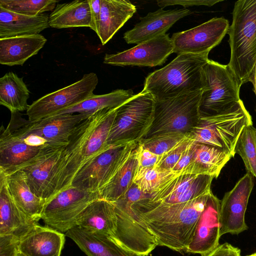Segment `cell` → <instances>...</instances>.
<instances>
[{
	"mask_svg": "<svg viewBox=\"0 0 256 256\" xmlns=\"http://www.w3.org/2000/svg\"><path fill=\"white\" fill-rule=\"evenodd\" d=\"M211 192L176 204L153 203L143 200L132 204V208L158 246L186 252Z\"/></svg>",
	"mask_w": 256,
	"mask_h": 256,
	"instance_id": "cell-1",
	"label": "cell"
},
{
	"mask_svg": "<svg viewBox=\"0 0 256 256\" xmlns=\"http://www.w3.org/2000/svg\"><path fill=\"white\" fill-rule=\"evenodd\" d=\"M228 34L230 56L227 65L241 87L250 82L256 66V0L235 2Z\"/></svg>",
	"mask_w": 256,
	"mask_h": 256,
	"instance_id": "cell-2",
	"label": "cell"
},
{
	"mask_svg": "<svg viewBox=\"0 0 256 256\" xmlns=\"http://www.w3.org/2000/svg\"><path fill=\"white\" fill-rule=\"evenodd\" d=\"M208 55H178L162 68L148 74L143 90L158 100L203 89V68L209 60Z\"/></svg>",
	"mask_w": 256,
	"mask_h": 256,
	"instance_id": "cell-3",
	"label": "cell"
},
{
	"mask_svg": "<svg viewBox=\"0 0 256 256\" xmlns=\"http://www.w3.org/2000/svg\"><path fill=\"white\" fill-rule=\"evenodd\" d=\"M252 124V118L240 100L229 110L220 114L200 116L188 134L196 142L220 148L232 158L237 140L244 128Z\"/></svg>",
	"mask_w": 256,
	"mask_h": 256,
	"instance_id": "cell-4",
	"label": "cell"
},
{
	"mask_svg": "<svg viewBox=\"0 0 256 256\" xmlns=\"http://www.w3.org/2000/svg\"><path fill=\"white\" fill-rule=\"evenodd\" d=\"M202 91V89L156 100L153 121L142 139L173 132L189 134L200 119Z\"/></svg>",
	"mask_w": 256,
	"mask_h": 256,
	"instance_id": "cell-5",
	"label": "cell"
},
{
	"mask_svg": "<svg viewBox=\"0 0 256 256\" xmlns=\"http://www.w3.org/2000/svg\"><path fill=\"white\" fill-rule=\"evenodd\" d=\"M156 100L144 90L134 94L117 110L108 144L139 142L146 136L154 119Z\"/></svg>",
	"mask_w": 256,
	"mask_h": 256,
	"instance_id": "cell-6",
	"label": "cell"
},
{
	"mask_svg": "<svg viewBox=\"0 0 256 256\" xmlns=\"http://www.w3.org/2000/svg\"><path fill=\"white\" fill-rule=\"evenodd\" d=\"M148 197V194L133 184L124 196L112 202L117 217L116 230L112 238L136 256H147L158 246L132 208V204Z\"/></svg>",
	"mask_w": 256,
	"mask_h": 256,
	"instance_id": "cell-7",
	"label": "cell"
},
{
	"mask_svg": "<svg viewBox=\"0 0 256 256\" xmlns=\"http://www.w3.org/2000/svg\"><path fill=\"white\" fill-rule=\"evenodd\" d=\"M203 91L200 106V116L225 112L241 100L240 86L228 65L208 60L203 68Z\"/></svg>",
	"mask_w": 256,
	"mask_h": 256,
	"instance_id": "cell-8",
	"label": "cell"
},
{
	"mask_svg": "<svg viewBox=\"0 0 256 256\" xmlns=\"http://www.w3.org/2000/svg\"><path fill=\"white\" fill-rule=\"evenodd\" d=\"M138 144L133 142L110 145L80 168L71 186L98 192L128 160Z\"/></svg>",
	"mask_w": 256,
	"mask_h": 256,
	"instance_id": "cell-9",
	"label": "cell"
},
{
	"mask_svg": "<svg viewBox=\"0 0 256 256\" xmlns=\"http://www.w3.org/2000/svg\"><path fill=\"white\" fill-rule=\"evenodd\" d=\"M100 198L98 192L71 186L46 202L41 219L46 226L64 233L76 226L82 211L92 202Z\"/></svg>",
	"mask_w": 256,
	"mask_h": 256,
	"instance_id": "cell-10",
	"label": "cell"
},
{
	"mask_svg": "<svg viewBox=\"0 0 256 256\" xmlns=\"http://www.w3.org/2000/svg\"><path fill=\"white\" fill-rule=\"evenodd\" d=\"M98 84L95 73L84 74L80 80L34 102L26 110L28 120L37 122L77 104L94 94Z\"/></svg>",
	"mask_w": 256,
	"mask_h": 256,
	"instance_id": "cell-11",
	"label": "cell"
},
{
	"mask_svg": "<svg viewBox=\"0 0 256 256\" xmlns=\"http://www.w3.org/2000/svg\"><path fill=\"white\" fill-rule=\"evenodd\" d=\"M65 146L43 148L16 170L24 171L32 192L46 202L55 195L59 162Z\"/></svg>",
	"mask_w": 256,
	"mask_h": 256,
	"instance_id": "cell-12",
	"label": "cell"
},
{
	"mask_svg": "<svg viewBox=\"0 0 256 256\" xmlns=\"http://www.w3.org/2000/svg\"><path fill=\"white\" fill-rule=\"evenodd\" d=\"M230 24L223 18H214L190 30L172 34L174 52L204 54L218 46L228 34Z\"/></svg>",
	"mask_w": 256,
	"mask_h": 256,
	"instance_id": "cell-13",
	"label": "cell"
},
{
	"mask_svg": "<svg viewBox=\"0 0 256 256\" xmlns=\"http://www.w3.org/2000/svg\"><path fill=\"white\" fill-rule=\"evenodd\" d=\"M100 112L99 110L93 114L82 122L73 132L68 143L64 146L56 178L55 195L71 186L74 178L82 167L84 148Z\"/></svg>",
	"mask_w": 256,
	"mask_h": 256,
	"instance_id": "cell-14",
	"label": "cell"
},
{
	"mask_svg": "<svg viewBox=\"0 0 256 256\" xmlns=\"http://www.w3.org/2000/svg\"><path fill=\"white\" fill-rule=\"evenodd\" d=\"M214 178L208 175L178 174L162 183L146 200L153 203L185 202L212 191Z\"/></svg>",
	"mask_w": 256,
	"mask_h": 256,
	"instance_id": "cell-15",
	"label": "cell"
},
{
	"mask_svg": "<svg viewBox=\"0 0 256 256\" xmlns=\"http://www.w3.org/2000/svg\"><path fill=\"white\" fill-rule=\"evenodd\" d=\"M254 186L252 176L246 173L220 200V234H238L248 228L245 214Z\"/></svg>",
	"mask_w": 256,
	"mask_h": 256,
	"instance_id": "cell-16",
	"label": "cell"
},
{
	"mask_svg": "<svg viewBox=\"0 0 256 256\" xmlns=\"http://www.w3.org/2000/svg\"><path fill=\"white\" fill-rule=\"evenodd\" d=\"M174 52L168 34H164L116 54H106L104 63L118 66L153 67L162 65Z\"/></svg>",
	"mask_w": 256,
	"mask_h": 256,
	"instance_id": "cell-17",
	"label": "cell"
},
{
	"mask_svg": "<svg viewBox=\"0 0 256 256\" xmlns=\"http://www.w3.org/2000/svg\"><path fill=\"white\" fill-rule=\"evenodd\" d=\"M220 200L211 192L186 252L204 256L220 244Z\"/></svg>",
	"mask_w": 256,
	"mask_h": 256,
	"instance_id": "cell-18",
	"label": "cell"
},
{
	"mask_svg": "<svg viewBox=\"0 0 256 256\" xmlns=\"http://www.w3.org/2000/svg\"><path fill=\"white\" fill-rule=\"evenodd\" d=\"M192 14L187 8L164 10L160 8L150 12L132 30L124 34V38L128 44H138L152 39L166 32L180 18Z\"/></svg>",
	"mask_w": 256,
	"mask_h": 256,
	"instance_id": "cell-19",
	"label": "cell"
},
{
	"mask_svg": "<svg viewBox=\"0 0 256 256\" xmlns=\"http://www.w3.org/2000/svg\"><path fill=\"white\" fill-rule=\"evenodd\" d=\"M92 114H61L49 116L37 122L28 120L30 130L42 138L49 147L67 144L73 132L85 119Z\"/></svg>",
	"mask_w": 256,
	"mask_h": 256,
	"instance_id": "cell-20",
	"label": "cell"
},
{
	"mask_svg": "<svg viewBox=\"0 0 256 256\" xmlns=\"http://www.w3.org/2000/svg\"><path fill=\"white\" fill-rule=\"evenodd\" d=\"M65 236L62 232L38 224L20 240L18 252L25 256H60Z\"/></svg>",
	"mask_w": 256,
	"mask_h": 256,
	"instance_id": "cell-21",
	"label": "cell"
},
{
	"mask_svg": "<svg viewBox=\"0 0 256 256\" xmlns=\"http://www.w3.org/2000/svg\"><path fill=\"white\" fill-rule=\"evenodd\" d=\"M38 224L17 206L8 192L6 176L0 170V235H12L20 240Z\"/></svg>",
	"mask_w": 256,
	"mask_h": 256,
	"instance_id": "cell-22",
	"label": "cell"
},
{
	"mask_svg": "<svg viewBox=\"0 0 256 256\" xmlns=\"http://www.w3.org/2000/svg\"><path fill=\"white\" fill-rule=\"evenodd\" d=\"M88 256H136L108 235L75 226L65 233Z\"/></svg>",
	"mask_w": 256,
	"mask_h": 256,
	"instance_id": "cell-23",
	"label": "cell"
},
{
	"mask_svg": "<svg viewBox=\"0 0 256 256\" xmlns=\"http://www.w3.org/2000/svg\"><path fill=\"white\" fill-rule=\"evenodd\" d=\"M42 149L30 146L8 126L0 128V170H15L34 158Z\"/></svg>",
	"mask_w": 256,
	"mask_h": 256,
	"instance_id": "cell-24",
	"label": "cell"
},
{
	"mask_svg": "<svg viewBox=\"0 0 256 256\" xmlns=\"http://www.w3.org/2000/svg\"><path fill=\"white\" fill-rule=\"evenodd\" d=\"M47 41L40 34L0 38V64L8 66H22L38 54Z\"/></svg>",
	"mask_w": 256,
	"mask_h": 256,
	"instance_id": "cell-25",
	"label": "cell"
},
{
	"mask_svg": "<svg viewBox=\"0 0 256 256\" xmlns=\"http://www.w3.org/2000/svg\"><path fill=\"white\" fill-rule=\"evenodd\" d=\"M76 226L112 238L117 226L114 204L102 198L94 200L78 216Z\"/></svg>",
	"mask_w": 256,
	"mask_h": 256,
	"instance_id": "cell-26",
	"label": "cell"
},
{
	"mask_svg": "<svg viewBox=\"0 0 256 256\" xmlns=\"http://www.w3.org/2000/svg\"><path fill=\"white\" fill-rule=\"evenodd\" d=\"M136 6L128 0H101L100 18L96 34L106 44L136 12Z\"/></svg>",
	"mask_w": 256,
	"mask_h": 256,
	"instance_id": "cell-27",
	"label": "cell"
},
{
	"mask_svg": "<svg viewBox=\"0 0 256 256\" xmlns=\"http://www.w3.org/2000/svg\"><path fill=\"white\" fill-rule=\"evenodd\" d=\"M2 172L6 176L8 192L17 206L28 218L38 222L46 201L32 192L23 170Z\"/></svg>",
	"mask_w": 256,
	"mask_h": 256,
	"instance_id": "cell-28",
	"label": "cell"
},
{
	"mask_svg": "<svg viewBox=\"0 0 256 256\" xmlns=\"http://www.w3.org/2000/svg\"><path fill=\"white\" fill-rule=\"evenodd\" d=\"M192 162L180 174H204L217 178L224 166L232 157L223 150L194 142Z\"/></svg>",
	"mask_w": 256,
	"mask_h": 256,
	"instance_id": "cell-29",
	"label": "cell"
},
{
	"mask_svg": "<svg viewBox=\"0 0 256 256\" xmlns=\"http://www.w3.org/2000/svg\"><path fill=\"white\" fill-rule=\"evenodd\" d=\"M48 19L46 14L26 15L0 6V38L40 34L50 26Z\"/></svg>",
	"mask_w": 256,
	"mask_h": 256,
	"instance_id": "cell-30",
	"label": "cell"
},
{
	"mask_svg": "<svg viewBox=\"0 0 256 256\" xmlns=\"http://www.w3.org/2000/svg\"><path fill=\"white\" fill-rule=\"evenodd\" d=\"M90 10L88 0L58 4L50 14L48 19L49 26L56 28H90Z\"/></svg>",
	"mask_w": 256,
	"mask_h": 256,
	"instance_id": "cell-31",
	"label": "cell"
},
{
	"mask_svg": "<svg viewBox=\"0 0 256 256\" xmlns=\"http://www.w3.org/2000/svg\"><path fill=\"white\" fill-rule=\"evenodd\" d=\"M30 90L16 73L8 72L0 78V104L12 112L27 110Z\"/></svg>",
	"mask_w": 256,
	"mask_h": 256,
	"instance_id": "cell-32",
	"label": "cell"
},
{
	"mask_svg": "<svg viewBox=\"0 0 256 256\" xmlns=\"http://www.w3.org/2000/svg\"><path fill=\"white\" fill-rule=\"evenodd\" d=\"M134 94L132 90L118 89L110 93L96 95L93 94L84 101L59 112L57 114H93L106 108H115L130 98ZM56 114V115H57Z\"/></svg>",
	"mask_w": 256,
	"mask_h": 256,
	"instance_id": "cell-33",
	"label": "cell"
},
{
	"mask_svg": "<svg viewBox=\"0 0 256 256\" xmlns=\"http://www.w3.org/2000/svg\"><path fill=\"white\" fill-rule=\"evenodd\" d=\"M138 146L116 174L99 191L100 198L111 202H116L124 196L132 186L138 165L136 155Z\"/></svg>",
	"mask_w": 256,
	"mask_h": 256,
	"instance_id": "cell-34",
	"label": "cell"
},
{
	"mask_svg": "<svg viewBox=\"0 0 256 256\" xmlns=\"http://www.w3.org/2000/svg\"><path fill=\"white\" fill-rule=\"evenodd\" d=\"M234 153L241 157L248 172L256 178V128L252 124L242 130L237 140Z\"/></svg>",
	"mask_w": 256,
	"mask_h": 256,
	"instance_id": "cell-35",
	"label": "cell"
},
{
	"mask_svg": "<svg viewBox=\"0 0 256 256\" xmlns=\"http://www.w3.org/2000/svg\"><path fill=\"white\" fill-rule=\"evenodd\" d=\"M178 174H180V172L162 171L154 166L140 168L138 165L133 178V183L142 192L151 194L162 183Z\"/></svg>",
	"mask_w": 256,
	"mask_h": 256,
	"instance_id": "cell-36",
	"label": "cell"
},
{
	"mask_svg": "<svg viewBox=\"0 0 256 256\" xmlns=\"http://www.w3.org/2000/svg\"><path fill=\"white\" fill-rule=\"evenodd\" d=\"M58 2L56 0H0V6L14 12L36 16L52 11Z\"/></svg>",
	"mask_w": 256,
	"mask_h": 256,
	"instance_id": "cell-37",
	"label": "cell"
},
{
	"mask_svg": "<svg viewBox=\"0 0 256 256\" xmlns=\"http://www.w3.org/2000/svg\"><path fill=\"white\" fill-rule=\"evenodd\" d=\"M188 135L180 132H168L142 139L139 143L144 148L160 156L181 142Z\"/></svg>",
	"mask_w": 256,
	"mask_h": 256,
	"instance_id": "cell-38",
	"label": "cell"
},
{
	"mask_svg": "<svg viewBox=\"0 0 256 256\" xmlns=\"http://www.w3.org/2000/svg\"><path fill=\"white\" fill-rule=\"evenodd\" d=\"M192 140L188 135L184 140L174 148L160 155L154 167L162 171H172V169L180 158L182 153Z\"/></svg>",
	"mask_w": 256,
	"mask_h": 256,
	"instance_id": "cell-39",
	"label": "cell"
},
{
	"mask_svg": "<svg viewBox=\"0 0 256 256\" xmlns=\"http://www.w3.org/2000/svg\"><path fill=\"white\" fill-rule=\"evenodd\" d=\"M222 0H158V5L162 8L174 5H180L184 8L192 6H212Z\"/></svg>",
	"mask_w": 256,
	"mask_h": 256,
	"instance_id": "cell-40",
	"label": "cell"
},
{
	"mask_svg": "<svg viewBox=\"0 0 256 256\" xmlns=\"http://www.w3.org/2000/svg\"><path fill=\"white\" fill-rule=\"evenodd\" d=\"M136 155L138 166L140 168L154 166L160 156L144 148L139 142L136 150Z\"/></svg>",
	"mask_w": 256,
	"mask_h": 256,
	"instance_id": "cell-41",
	"label": "cell"
},
{
	"mask_svg": "<svg viewBox=\"0 0 256 256\" xmlns=\"http://www.w3.org/2000/svg\"><path fill=\"white\" fill-rule=\"evenodd\" d=\"M19 241L12 235H0V256H16Z\"/></svg>",
	"mask_w": 256,
	"mask_h": 256,
	"instance_id": "cell-42",
	"label": "cell"
},
{
	"mask_svg": "<svg viewBox=\"0 0 256 256\" xmlns=\"http://www.w3.org/2000/svg\"><path fill=\"white\" fill-rule=\"evenodd\" d=\"M204 256H240V250L229 243L219 244Z\"/></svg>",
	"mask_w": 256,
	"mask_h": 256,
	"instance_id": "cell-43",
	"label": "cell"
},
{
	"mask_svg": "<svg viewBox=\"0 0 256 256\" xmlns=\"http://www.w3.org/2000/svg\"><path fill=\"white\" fill-rule=\"evenodd\" d=\"M194 142L193 140H192L187 148L182 153L180 158L172 169V171L180 172L192 162L194 155Z\"/></svg>",
	"mask_w": 256,
	"mask_h": 256,
	"instance_id": "cell-44",
	"label": "cell"
},
{
	"mask_svg": "<svg viewBox=\"0 0 256 256\" xmlns=\"http://www.w3.org/2000/svg\"><path fill=\"white\" fill-rule=\"evenodd\" d=\"M88 2L90 7L91 16L90 28L96 32L100 18L101 0H88Z\"/></svg>",
	"mask_w": 256,
	"mask_h": 256,
	"instance_id": "cell-45",
	"label": "cell"
},
{
	"mask_svg": "<svg viewBox=\"0 0 256 256\" xmlns=\"http://www.w3.org/2000/svg\"><path fill=\"white\" fill-rule=\"evenodd\" d=\"M254 86V91L256 96V69L255 68L254 76L250 81Z\"/></svg>",
	"mask_w": 256,
	"mask_h": 256,
	"instance_id": "cell-46",
	"label": "cell"
},
{
	"mask_svg": "<svg viewBox=\"0 0 256 256\" xmlns=\"http://www.w3.org/2000/svg\"><path fill=\"white\" fill-rule=\"evenodd\" d=\"M16 256H25L18 252L16 253Z\"/></svg>",
	"mask_w": 256,
	"mask_h": 256,
	"instance_id": "cell-47",
	"label": "cell"
},
{
	"mask_svg": "<svg viewBox=\"0 0 256 256\" xmlns=\"http://www.w3.org/2000/svg\"><path fill=\"white\" fill-rule=\"evenodd\" d=\"M246 256H256V252Z\"/></svg>",
	"mask_w": 256,
	"mask_h": 256,
	"instance_id": "cell-48",
	"label": "cell"
},
{
	"mask_svg": "<svg viewBox=\"0 0 256 256\" xmlns=\"http://www.w3.org/2000/svg\"></svg>",
	"mask_w": 256,
	"mask_h": 256,
	"instance_id": "cell-49",
	"label": "cell"
}]
</instances>
